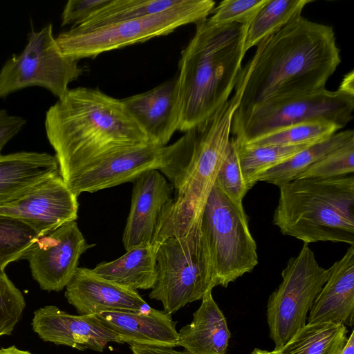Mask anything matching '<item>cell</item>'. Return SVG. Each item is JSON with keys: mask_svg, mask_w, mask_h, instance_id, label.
<instances>
[{"mask_svg": "<svg viewBox=\"0 0 354 354\" xmlns=\"http://www.w3.org/2000/svg\"><path fill=\"white\" fill-rule=\"evenodd\" d=\"M257 46L235 86L241 92L238 109L326 89L341 63L333 28L301 15Z\"/></svg>", "mask_w": 354, "mask_h": 354, "instance_id": "1", "label": "cell"}, {"mask_svg": "<svg viewBox=\"0 0 354 354\" xmlns=\"http://www.w3.org/2000/svg\"><path fill=\"white\" fill-rule=\"evenodd\" d=\"M204 120L165 147V166L160 171L173 187L174 196L160 214L151 245L171 236H185L201 227L203 212L227 155L233 115L241 92Z\"/></svg>", "mask_w": 354, "mask_h": 354, "instance_id": "2", "label": "cell"}, {"mask_svg": "<svg viewBox=\"0 0 354 354\" xmlns=\"http://www.w3.org/2000/svg\"><path fill=\"white\" fill-rule=\"evenodd\" d=\"M44 124L64 182L115 153L151 143L122 100L99 88L69 89L46 111Z\"/></svg>", "mask_w": 354, "mask_h": 354, "instance_id": "3", "label": "cell"}, {"mask_svg": "<svg viewBox=\"0 0 354 354\" xmlns=\"http://www.w3.org/2000/svg\"><path fill=\"white\" fill-rule=\"evenodd\" d=\"M181 52L177 77L178 130L185 132L225 103L234 89L245 55L248 25L196 24Z\"/></svg>", "mask_w": 354, "mask_h": 354, "instance_id": "4", "label": "cell"}, {"mask_svg": "<svg viewBox=\"0 0 354 354\" xmlns=\"http://www.w3.org/2000/svg\"><path fill=\"white\" fill-rule=\"evenodd\" d=\"M273 224L304 243L354 245V177L301 178L279 187Z\"/></svg>", "mask_w": 354, "mask_h": 354, "instance_id": "5", "label": "cell"}, {"mask_svg": "<svg viewBox=\"0 0 354 354\" xmlns=\"http://www.w3.org/2000/svg\"><path fill=\"white\" fill-rule=\"evenodd\" d=\"M201 232L215 286L227 287L257 265V244L243 204L216 181L203 212Z\"/></svg>", "mask_w": 354, "mask_h": 354, "instance_id": "6", "label": "cell"}, {"mask_svg": "<svg viewBox=\"0 0 354 354\" xmlns=\"http://www.w3.org/2000/svg\"><path fill=\"white\" fill-rule=\"evenodd\" d=\"M215 7L212 0H182L164 11L85 32L71 29L56 41L64 55L74 59L101 53L166 35L177 28L207 18Z\"/></svg>", "mask_w": 354, "mask_h": 354, "instance_id": "7", "label": "cell"}, {"mask_svg": "<svg viewBox=\"0 0 354 354\" xmlns=\"http://www.w3.org/2000/svg\"><path fill=\"white\" fill-rule=\"evenodd\" d=\"M354 96L339 90L272 100L237 109L231 133L239 144L248 143L277 130L306 122H327L344 128L352 119Z\"/></svg>", "mask_w": 354, "mask_h": 354, "instance_id": "8", "label": "cell"}, {"mask_svg": "<svg viewBox=\"0 0 354 354\" xmlns=\"http://www.w3.org/2000/svg\"><path fill=\"white\" fill-rule=\"evenodd\" d=\"M156 279L150 299L160 301L171 315L200 300L215 287L201 227L161 242L156 252Z\"/></svg>", "mask_w": 354, "mask_h": 354, "instance_id": "9", "label": "cell"}, {"mask_svg": "<svg viewBox=\"0 0 354 354\" xmlns=\"http://www.w3.org/2000/svg\"><path fill=\"white\" fill-rule=\"evenodd\" d=\"M328 269L320 266L308 243L282 270V281L270 295L267 321L274 351L284 346L306 324L308 311L326 283Z\"/></svg>", "mask_w": 354, "mask_h": 354, "instance_id": "10", "label": "cell"}, {"mask_svg": "<svg viewBox=\"0 0 354 354\" xmlns=\"http://www.w3.org/2000/svg\"><path fill=\"white\" fill-rule=\"evenodd\" d=\"M84 72L78 60L62 53L48 24L32 30L28 43L19 55H13L0 70V98L26 87L46 88L58 99L69 90V84Z\"/></svg>", "mask_w": 354, "mask_h": 354, "instance_id": "11", "label": "cell"}, {"mask_svg": "<svg viewBox=\"0 0 354 354\" xmlns=\"http://www.w3.org/2000/svg\"><path fill=\"white\" fill-rule=\"evenodd\" d=\"M93 245L86 242L76 221H71L39 236L23 259L28 261L41 290L58 292L71 281L82 254Z\"/></svg>", "mask_w": 354, "mask_h": 354, "instance_id": "12", "label": "cell"}, {"mask_svg": "<svg viewBox=\"0 0 354 354\" xmlns=\"http://www.w3.org/2000/svg\"><path fill=\"white\" fill-rule=\"evenodd\" d=\"M77 196L60 174L37 184L20 197L0 205V217L19 221L41 236L77 217Z\"/></svg>", "mask_w": 354, "mask_h": 354, "instance_id": "13", "label": "cell"}, {"mask_svg": "<svg viewBox=\"0 0 354 354\" xmlns=\"http://www.w3.org/2000/svg\"><path fill=\"white\" fill-rule=\"evenodd\" d=\"M165 147L147 143L127 148L89 165L65 183L78 196L133 182L144 172L165 166Z\"/></svg>", "mask_w": 354, "mask_h": 354, "instance_id": "14", "label": "cell"}, {"mask_svg": "<svg viewBox=\"0 0 354 354\" xmlns=\"http://www.w3.org/2000/svg\"><path fill=\"white\" fill-rule=\"evenodd\" d=\"M32 326L44 341L80 351L103 352L110 342L122 344L120 337L95 315H71L55 306L36 310Z\"/></svg>", "mask_w": 354, "mask_h": 354, "instance_id": "15", "label": "cell"}, {"mask_svg": "<svg viewBox=\"0 0 354 354\" xmlns=\"http://www.w3.org/2000/svg\"><path fill=\"white\" fill-rule=\"evenodd\" d=\"M133 183L131 207L122 234L127 251L140 244H151L160 214L173 193L171 185L158 169L144 172Z\"/></svg>", "mask_w": 354, "mask_h": 354, "instance_id": "16", "label": "cell"}, {"mask_svg": "<svg viewBox=\"0 0 354 354\" xmlns=\"http://www.w3.org/2000/svg\"><path fill=\"white\" fill-rule=\"evenodd\" d=\"M65 297L78 315H95L106 310L138 311L150 308L138 292L96 274L93 269L77 268L66 286Z\"/></svg>", "mask_w": 354, "mask_h": 354, "instance_id": "17", "label": "cell"}, {"mask_svg": "<svg viewBox=\"0 0 354 354\" xmlns=\"http://www.w3.org/2000/svg\"><path fill=\"white\" fill-rule=\"evenodd\" d=\"M151 143L166 146L178 131L177 77L146 92L122 99Z\"/></svg>", "mask_w": 354, "mask_h": 354, "instance_id": "18", "label": "cell"}, {"mask_svg": "<svg viewBox=\"0 0 354 354\" xmlns=\"http://www.w3.org/2000/svg\"><path fill=\"white\" fill-rule=\"evenodd\" d=\"M107 328L118 334L122 344L174 348L178 333L176 322L164 310H106L95 314Z\"/></svg>", "mask_w": 354, "mask_h": 354, "instance_id": "19", "label": "cell"}, {"mask_svg": "<svg viewBox=\"0 0 354 354\" xmlns=\"http://www.w3.org/2000/svg\"><path fill=\"white\" fill-rule=\"evenodd\" d=\"M309 324H354V245L328 268L327 280L309 310Z\"/></svg>", "mask_w": 354, "mask_h": 354, "instance_id": "20", "label": "cell"}, {"mask_svg": "<svg viewBox=\"0 0 354 354\" xmlns=\"http://www.w3.org/2000/svg\"><path fill=\"white\" fill-rule=\"evenodd\" d=\"M59 174L55 156L20 151L0 156V205L13 201Z\"/></svg>", "mask_w": 354, "mask_h": 354, "instance_id": "21", "label": "cell"}, {"mask_svg": "<svg viewBox=\"0 0 354 354\" xmlns=\"http://www.w3.org/2000/svg\"><path fill=\"white\" fill-rule=\"evenodd\" d=\"M178 333L177 346L184 348L189 354H226L230 332L212 290L201 299L192 322Z\"/></svg>", "mask_w": 354, "mask_h": 354, "instance_id": "22", "label": "cell"}, {"mask_svg": "<svg viewBox=\"0 0 354 354\" xmlns=\"http://www.w3.org/2000/svg\"><path fill=\"white\" fill-rule=\"evenodd\" d=\"M156 252L151 244H140L113 261L98 263L93 270L101 277L131 290L152 289L156 279Z\"/></svg>", "mask_w": 354, "mask_h": 354, "instance_id": "23", "label": "cell"}, {"mask_svg": "<svg viewBox=\"0 0 354 354\" xmlns=\"http://www.w3.org/2000/svg\"><path fill=\"white\" fill-rule=\"evenodd\" d=\"M346 326L341 324L308 323L274 352L277 354H341L348 340Z\"/></svg>", "mask_w": 354, "mask_h": 354, "instance_id": "24", "label": "cell"}, {"mask_svg": "<svg viewBox=\"0 0 354 354\" xmlns=\"http://www.w3.org/2000/svg\"><path fill=\"white\" fill-rule=\"evenodd\" d=\"M354 139L352 129L336 132L330 137L313 143L285 162L261 174L257 181H263L279 187L295 180L311 165L339 147Z\"/></svg>", "mask_w": 354, "mask_h": 354, "instance_id": "25", "label": "cell"}, {"mask_svg": "<svg viewBox=\"0 0 354 354\" xmlns=\"http://www.w3.org/2000/svg\"><path fill=\"white\" fill-rule=\"evenodd\" d=\"M182 0H109L86 19L70 29L85 32L158 13Z\"/></svg>", "mask_w": 354, "mask_h": 354, "instance_id": "26", "label": "cell"}, {"mask_svg": "<svg viewBox=\"0 0 354 354\" xmlns=\"http://www.w3.org/2000/svg\"><path fill=\"white\" fill-rule=\"evenodd\" d=\"M311 1L310 0H268L247 28L244 52L246 53L249 49L257 46L265 38L300 17L304 7Z\"/></svg>", "mask_w": 354, "mask_h": 354, "instance_id": "27", "label": "cell"}, {"mask_svg": "<svg viewBox=\"0 0 354 354\" xmlns=\"http://www.w3.org/2000/svg\"><path fill=\"white\" fill-rule=\"evenodd\" d=\"M310 145L254 147L237 142L239 165L248 188L250 189L258 182L261 174L285 162Z\"/></svg>", "mask_w": 354, "mask_h": 354, "instance_id": "28", "label": "cell"}, {"mask_svg": "<svg viewBox=\"0 0 354 354\" xmlns=\"http://www.w3.org/2000/svg\"><path fill=\"white\" fill-rule=\"evenodd\" d=\"M340 129L327 122H313L287 127L248 143L249 146H293L313 144L324 140Z\"/></svg>", "mask_w": 354, "mask_h": 354, "instance_id": "29", "label": "cell"}, {"mask_svg": "<svg viewBox=\"0 0 354 354\" xmlns=\"http://www.w3.org/2000/svg\"><path fill=\"white\" fill-rule=\"evenodd\" d=\"M38 234L25 223L0 217V271L10 263L23 259Z\"/></svg>", "mask_w": 354, "mask_h": 354, "instance_id": "30", "label": "cell"}, {"mask_svg": "<svg viewBox=\"0 0 354 354\" xmlns=\"http://www.w3.org/2000/svg\"><path fill=\"white\" fill-rule=\"evenodd\" d=\"M353 171L354 139L325 155L295 179L331 178L351 175Z\"/></svg>", "mask_w": 354, "mask_h": 354, "instance_id": "31", "label": "cell"}, {"mask_svg": "<svg viewBox=\"0 0 354 354\" xmlns=\"http://www.w3.org/2000/svg\"><path fill=\"white\" fill-rule=\"evenodd\" d=\"M26 302L21 292L0 271V336L10 335L22 316Z\"/></svg>", "mask_w": 354, "mask_h": 354, "instance_id": "32", "label": "cell"}, {"mask_svg": "<svg viewBox=\"0 0 354 354\" xmlns=\"http://www.w3.org/2000/svg\"><path fill=\"white\" fill-rule=\"evenodd\" d=\"M216 182L226 194L240 203H242L243 198L250 190L243 180L238 157L237 142L234 137L230 140L228 151Z\"/></svg>", "mask_w": 354, "mask_h": 354, "instance_id": "33", "label": "cell"}, {"mask_svg": "<svg viewBox=\"0 0 354 354\" xmlns=\"http://www.w3.org/2000/svg\"><path fill=\"white\" fill-rule=\"evenodd\" d=\"M268 0H224L214 7L207 21L214 26L249 25Z\"/></svg>", "mask_w": 354, "mask_h": 354, "instance_id": "34", "label": "cell"}, {"mask_svg": "<svg viewBox=\"0 0 354 354\" xmlns=\"http://www.w3.org/2000/svg\"><path fill=\"white\" fill-rule=\"evenodd\" d=\"M109 0H69L62 14V26H77Z\"/></svg>", "mask_w": 354, "mask_h": 354, "instance_id": "35", "label": "cell"}, {"mask_svg": "<svg viewBox=\"0 0 354 354\" xmlns=\"http://www.w3.org/2000/svg\"><path fill=\"white\" fill-rule=\"evenodd\" d=\"M26 122L22 117L10 115L6 110L0 109V156L4 146L21 130Z\"/></svg>", "mask_w": 354, "mask_h": 354, "instance_id": "36", "label": "cell"}, {"mask_svg": "<svg viewBox=\"0 0 354 354\" xmlns=\"http://www.w3.org/2000/svg\"><path fill=\"white\" fill-rule=\"evenodd\" d=\"M133 354H189L186 351H180L174 348L153 346L147 345H130Z\"/></svg>", "mask_w": 354, "mask_h": 354, "instance_id": "37", "label": "cell"}, {"mask_svg": "<svg viewBox=\"0 0 354 354\" xmlns=\"http://www.w3.org/2000/svg\"><path fill=\"white\" fill-rule=\"evenodd\" d=\"M338 90L354 96V72L351 71L344 75Z\"/></svg>", "mask_w": 354, "mask_h": 354, "instance_id": "38", "label": "cell"}, {"mask_svg": "<svg viewBox=\"0 0 354 354\" xmlns=\"http://www.w3.org/2000/svg\"><path fill=\"white\" fill-rule=\"evenodd\" d=\"M341 354H354V330H353L348 337L347 342Z\"/></svg>", "mask_w": 354, "mask_h": 354, "instance_id": "39", "label": "cell"}, {"mask_svg": "<svg viewBox=\"0 0 354 354\" xmlns=\"http://www.w3.org/2000/svg\"><path fill=\"white\" fill-rule=\"evenodd\" d=\"M0 354H32L27 351H22L17 348L15 346H11L8 348L0 349Z\"/></svg>", "mask_w": 354, "mask_h": 354, "instance_id": "40", "label": "cell"}, {"mask_svg": "<svg viewBox=\"0 0 354 354\" xmlns=\"http://www.w3.org/2000/svg\"><path fill=\"white\" fill-rule=\"evenodd\" d=\"M251 354H277L274 351H268L259 348H254Z\"/></svg>", "mask_w": 354, "mask_h": 354, "instance_id": "41", "label": "cell"}]
</instances>
